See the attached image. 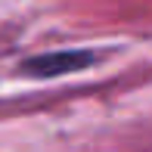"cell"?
Returning a JSON list of instances; mask_svg holds the SVG:
<instances>
[{"label": "cell", "instance_id": "1", "mask_svg": "<svg viewBox=\"0 0 152 152\" xmlns=\"http://www.w3.org/2000/svg\"><path fill=\"white\" fill-rule=\"evenodd\" d=\"M93 56L90 53H47V56H37L25 65L28 75H37V78H50V75H65L75 72V68L90 65Z\"/></svg>", "mask_w": 152, "mask_h": 152}]
</instances>
